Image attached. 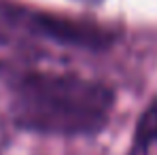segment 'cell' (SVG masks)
<instances>
[{
  "instance_id": "cell-1",
  "label": "cell",
  "mask_w": 157,
  "mask_h": 155,
  "mask_svg": "<svg viewBox=\"0 0 157 155\" xmlns=\"http://www.w3.org/2000/svg\"><path fill=\"white\" fill-rule=\"evenodd\" d=\"M15 126L62 138L94 136L108 126L115 91L72 70L21 66L6 75Z\"/></svg>"
},
{
  "instance_id": "cell-2",
  "label": "cell",
  "mask_w": 157,
  "mask_h": 155,
  "mask_svg": "<svg viewBox=\"0 0 157 155\" xmlns=\"http://www.w3.org/2000/svg\"><path fill=\"white\" fill-rule=\"evenodd\" d=\"M0 17L11 26L21 28L24 32L72 49L104 51L119 41L117 28L100 24L96 19L64 15L45 9H32L24 4L0 2Z\"/></svg>"
},
{
  "instance_id": "cell-4",
  "label": "cell",
  "mask_w": 157,
  "mask_h": 155,
  "mask_svg": "<svg viewBox=\"0 0 157 155\" xmlns=\"http://www.w3.org/2000/svg\"><path fill=\"white\" fill-rule=\"evenodd\" d=\"M4 41H6V36H4V34L0 32V43H4Z\"/></svg>"
},
{
  "instance_id": "cell-3",
  "label": "cell",
  "mask_w": 157,
  "mask_h": 155,
  "mask_svg": "<svg viewBox=\"0 0 157 155\" xmlns=\"http://www.w3.org/2000/svg\"><path fill=\"white\" fill-rule=\"evenodd\" d=\"M157 149V96L151 98L136 121L128 155H153Z\"/></svg>"
}]
</instances>
